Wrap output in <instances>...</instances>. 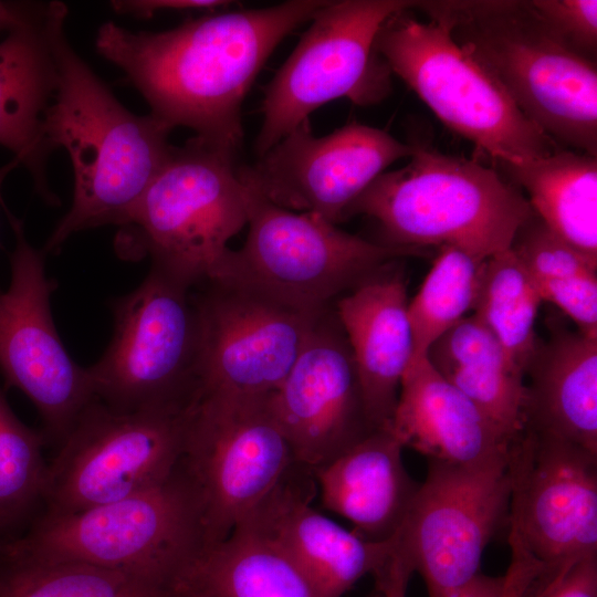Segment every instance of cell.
I'll list each match as a JSON object with an SVG mask.
<instances>
[{"label": "cell", "mask_w": 597, "mask_h": 597, "mask_svg": "<svg viewBox=\"0 0 597 597\" xmlns=\"http://www.w3.org/2000/svg\"><path fill=\"white\" fill-rule=\"evenodd\" d=\"M196 406L125 411L93 400L48 464L43 513H75L161 483L184 457Z\"/></svg>", "instance_id": "obj_10"}, {"label": "cell", "mask_w": 597, "mask_h": 597, "mask_svg": "<svg viewBox=\"0 0 597 597\" xmlns=\"http://www.w3.org/2000/svg\"><path fill=\"white\" fill-rule=\"evenodd\" d=\"M388 429L404 448L451 464L484 462L512 446L426 355L410 362Z\"/></svg>", "instance_id": "obj_21"}, {"label": "cell", "mask_w": 597, "mask_h": 597, "mask_svg": "<svg viewBox=\"0 0 597 597\" xmlns=\"http://www.w3.org/2000/svg\"><path fill=\"white\" fill-rule=\"evenodd\" d=\"M46 4L0 1V33L33 22L43 14Z\"/></svg>", "instance_id": "obj_38"}, {"label": "cell", "mask_w": 597, "mask_h": 597, "mask_svg": "<svg viewBox=\"0 0 597 597\" xmlns=\"http://www.w3.org/2000/svg\"><path fill=\"white\" fill-rule=\"evenodd\" d=\"M174 597H202V596L187 584Z\"/></svg>", "instance_id": "obj_40"}, {"label": "cell", "mask_w": 597, "mask_h": 597, "mask_svg": "<svg viewBox=\"0 0 597 597\" xmlns=\"http://www.w3.org/2000/svg\"><path fill=\"white\" fill-rule=\"evenodd\" d=\"M509 458V541L544 575L597 557V454L524 429Z\"/></svg>", "instance_id": "obj_15"}, {"label": "cell", "mask_w": 597, "mask_h": 597, "mask_svg": "<svg viewBox=\"0 0 597 597\" xmlns=\"http://www.w3.org/2000/svg\"><path fill=\"white\" fill-rule=\"evenodd\" d=\"M14 233L9 287L0 292V371L36 408L45 440L59 446L96 399L86 368L65 349L54 326L43 251L30 244L22 221L6 210Z\"/></svg>", "instance_id": "obj_14"}, {"label": "cell", "mask_w": 597, "mask_h": 597, "mask_svg": "<svg viewBox=\"0 0 597 597\" xmlns=\"http://www.w3.org/2000/svg\"><path fill=\"white\" fill-rule=\"evenodd\" d=\"M210 548L199 492L182 463L161 483L67 514L41 512L0 555L32 563H83L186 583Z\"/></svg>", "instance_id": "obj_4"}, {"label": "cell", "mask_w": 597, "mask_h": 597, "mask_svg": "<svg viewBox=\"0 0 597 597\" xmlns=\"http://www.w3.org/2000/svg\"><path fill=\"white\" fill-rule=\"evenodd\" d=\"M509 544L511 561L503 575L479 573L449 597H524L542 567L516 542Z\"/></svg>", "instance_id": "obj_34"}, {"label": "cell", "mask_w": 597, "mask_h": 597, "mask_svg": "<svg viewBox=\"0 0 597 597\" xmlns=\"http://www.w3.org/2000/svg\"><path fill=\"white\" fill-rule=\"evenodd\" d=\"M67 8L54 1L50 39L57 86L44 118L52 148L70 157L74 188L69 211L43 252L57 250L73 233L121 226L165 164L171 129L153 115L128 111L66 39Z\"/></svg>", "instance_id": "obj_2"}, {"label": "cell", "mask_w": 597, "mask_h": 597, "mask_svg": "<svg viewBox=\"0 0 597 597\" xmlns=\"http://www.w3.org/2000/svg\"><path fill=\"white\" fill-rule=\"evenodd\" d=\"M496 164L543 223L597 266V157L562 147L524 164Z\"/></svg>", "instance_id": "obj_26"}, {"label": "cell", "mask_w": 597, "mask_h": 597, "mask_svg": "<svg viewBox=\"0 0 597 597\" xmlns=\"http://www.w3.org/2000/svg\"><path fill=\"white\" fill-rule=\"evenodd\" d=\"M244 187L248 237L241 249L232 250L226 280L252 285L298 310L320 312L399 258L423 253L367 241Z\"/></svg>", "instance_id": "obj_9"}, {"label": "cell", "mask_w": 597, "mask_h": 597, "mask_svg": "<svg viewBox=\"0 0 597 597\" xmlns=\"http://www.w3.org/2000/svg\"><path fill=\"white\" fill-rule=\"evenodd\" d=\"M524 597H597V557H589L555 574H540Z\"/></svg>", "instance_id": "obj_35"}, {"label": "cell", "mask_w": 597, "mask_h": 597, "mask_svg": "<svg viewBox=\"0 0 597 597\" xmlns=\"http://www.w3.org/2000/svg\"><path fill=\"white\" fill-rule=\"evenodd\" d=\"M411 151L409 143L358 123L315 136L307 118L237 174L274 205L336 224L387 167L410 157Z\"/></svg>", "instance_id": "obj_17"}, {"label": "cell", "mask_w": 597, "mask_h": 597, "mask_svg": "<svg viewBox=\"0 0 597 597\" xmlns=\"http://www.w3.org/2000/svg\"><path fill=\"white\" fill-rule=\"evenodd\" d=\"M229 3L222 0H114L111 7L118 14L147 19L159 11H213Z\"/></svg>", "instance_id": "obj_36"}, {"label": "cell", "mask_w": 597, "mask_h": 597, "mask_svg": "<svg viewBox=\"0 0 597 597\" xmlns=\"http://www.w3.org/2000/svg\"><path fill=\"white\" fill-rule=\"evenodd\" d=\"M44 441L17 418L0 389V543L19 537L43 505Z\"/></svg>", "instance_id": "obj_31"}, {"label": "cell", "mask_w": 597, "mask_h": 597, "mask_svg": "<svg viewBox=\"0 0 597 597\" xmlns=\"http://www.w3.org/2000/svg\"><path fill=\"white\" fill-rule=\"evenodd\" d=\"M324 3L291 0L211 13L160 32H132L108 21L95 46L143 95L150 115L235 156L241 105L252 83L277 44Z\"/></svg>", "instance_id": "obj_1"}, {"label": "cell", "mask_w": 597, "mask_h": 597, "mask_svg": "<svg viewBox=\"0 0 597 597\" xmlns=\"http://www.w3.org/2000/svg\"><path fill=\"white\" fill-rule=\"evenodd\" d=\"M53 1L33 22L0 41V145L30 172L36 191L49 202L56 197L48 181L52 151L44 118L57 86V69L50 39Z\"/></svg>", "instance_id": "obj_23"}, {"label": "cell", "mask_w": 597, "mask_h": 597, "mask_svg": "<svg viewBox=\"0 0 597 597\" xmlns=\"http://www.w3.org/2000/svg\"><path fill=\"white\" fill-rule=\"evenodd\" d=\"M509 454L473 464L428 461L396 543L429 597H449L481 573L482 554L509 517Z\"/></svg>", "instance_id": "obj_13"}, {"label": "cell", "mask_w": 597, "mask_h": 597, "mask_svg": "<svg viewBox=\"0 0 597 597\" xmlns=\"http://www.w3.org/2000/svg\"><path fill=\"white\" fill-rule=\"evenodd\" d=\"M193 294L201 332L200 399L272 394L323 311L298 310L235 280L203 284Z\"/></svg>", "instance_id": "obj_16"}, {"label": "cell", "mask_w": 597, "mask_h": 597, "mask_svg": "<svg viewBox=\"0 0 597 597\" xmlns=\"http://www.w3.org/2000/svg\"><path fill=\"white\" fill-rule=\"evenodd\" d=\"M542 302L511 248L481 262L471 311L524 375L540 345L535 320Z\"/></svg>", "instance_id": "obj_29"}, {"label": "cell", "mask_w": 597, "mask_h": 597, "mask_svg": "<svg viewBox=\"0 0 597 597\" xmlns=\"http://www.w3.org/2000/svg\"><path fill=\"white\" fill-rule=\"evenodd\" d=\"M426 357L513 444L525 428V375L473 314L442 334Z\"/></svg>", "instance_id": "obj_25"}, {"label": "cell", "mask_w": 597, "mask_h": 597, "mask_svg": "<svg viewBox=\"0 0 597 597\" xmlns=\"http://www.w3.org/2000/svg\"><path fill=\"white\" fill-rule=\"evenodd\" d=\"M417 0L325 1L287 60L265 86L260 156L322 105L347 97L365 105L383 100L390 71L375 51L376 36L392 14Z\"/></svg>", "instance_id": "obj_11"}, {"label": "cell", "mask_w": 597, "mask_h": 597, "mask_svg": "<svg viewBox=\"0 0 597 597\" xmlns=\"http://www.w3.org/2000/svg\"><path fill=\"white\" fill-rule=\"evenodd\" d=\"M480 264L460 249L440 247L419 291L408 302L412 359L425 356L442 334L471 311Z\"/></svg>", "instance_id": "obj_32"}, {"label": "cell", "mask_w": 597, "mask_h": 597, "mask_svg": "<svg viewBox=\"0 0 597 597\" xmlns=\"http://www.w3.org/2000/svg\"><path fill=\"white\" fill-rule=\"evenodd\" d=\"M558 145L597 157V67L566 46L531 0L417 1Z\"/></svg>", "instance_id": "obj_3"}, {"label": "cell", "mask_w": 597, "mask_h": 597, "mask_svg": "<svg viewBox=\"0 0 597 597\" xmlns=\"http://www.w3.org/2000/svg\"><path fill=\"white\" fill-rule=\"evenodd\" d=\"M394 263L347 292L335 306L374 429L388 428L413 356L406 282Z\"/></svg>", "instance_id": "obj_20"}, {"label": "cell", "mask_w": 597, "mask_h": 597, "mask_svg": "<svg viewBox=\"0 0 597 597\" xmlns=\"http://www.w3.org/2000/svg\"><path fill=\"white\" fill-rule=\"evenodd\" d=\"M526 374L524 429L597 454V338L556 329Z\"/></svg>", "instance_id": "obj_24"}, {"label": "cell", "mask_w": 597, "mask_h": 597, "mask_svg": "<svg viewBox=\"0 0 597 597\" xmlns=\"http://www.w3.org/2000/svg\"><path fill=\"white\" fill-rule=\"evenodd\" d=\"M316 492L313 471L296 463L242 522L274 542L325 597H342L364 576L383 573L396 535L375 542L344 528L312 506Z\"/></svg>", "instance_id": "obj_19"}, {"label": "cell", "mask_w": 597, "mask_h": 597, "mask_svg": "<svg viewBox=\"0 0 597 597\" xmlns=\"http://www.w3.org/2000/svg\"><path fill=\"white\" fill-rule=\"evenodd\" d=\"M269 402L295 461L312 471L377 430L367 418L350 347L331 306L317 315Z\"/></svg>", "instance_id": "obj_18"}, {"label": "cell", "mask_w": 597, "mask_h": 597, "mask_svg": "<svg viewBox=\"0 0 597 597\" xmlns=\"http://www.w3.org/2000/svg\"><path fill=\"white\" fill-rule=\"evenodd\" d=\"M184 586L83 563H32L0 555V597H174Z\"/></svg>", "instance_id": "obj_30"}, {"label": "cell", "mask_w": 597, "mask_h": 597, "mask_svg": "<svg viewBox=\"0 0 597 597\" xmlns=\"http://www.w3.org/2000/svg\"><path fill=\"white\" fill-rule=\"evenodd\" d=\"M409 144V163L380 174L349 207L347 218H374L385 244L397 248L450 245L480 262L510 249L517 230L534 216L526 196L476 160Z\"/></svg>", "instance_id": "obj_5"}, {"label": "cell", "mask_w": 597, "mask_h": 597, "mask_svg": "<svg viewBox=\"0 0 597 597\" xmlns=\"http://www.w3.org/2000/svg\"><path fill=\"white\" fill-rule=\"evenodd\" d=\"M412 12L395 13L384 22L375 51L449 129L495 163L520 165L562 148L454 41L443 19L425 22Z\"/></svg>", "instance_id": "obj_7"}, {"label": "cell", "mask_w": 597, "mask_h": 597, "mask_svg": "<svg viewBox=\"0 0 597 597\" xmlns=\"http://www.w3.org/2000/svg\"><path fill=\"white\" fill-rule=\"evenodd\" d=\"M551 31L570 50L596 62V0H531Z\"/></svg>", "instance_id": "obj_33"}, {"label": "cell", "mask_w": 597, "mask_h": 597, "mask_svg": "<svg viewBox=\"0 0 597 597\" xmlns=\"http://www.w3.org/2000/svg\"><path fill=\"white\" fill-rule=\"evenodd\" d=\"M412 566L406 556L397 548L383 570L376 577L377 586L383 597H407V587L411 575Z\"/></svg>", "instance_id": "obj_37"}, {"label": "cell", "mask_w": 597, "mask_h": 597, "mask_svg": "<svg viewBox=\"0 0 597 597\" xmlns=\"http://www.w3.org/2000/svg\"><path fill=\"white\" fill-rule=\"evenodd\" d=\"M18 166H20L19 160L13 158L11 161L0 167V193H1V186L6 177ZM0 200H1V197H0Z\"/></svg>", "instance_id": "obj_39"}, {"label": "cell", "mask_w": 597, "mask_h": 597, "mask_svg": "<svg viewBox=\"0 0 597 597\" xmlns=\"http://www.w3.org/2000/svg\"><path fill=\"white\" fill-rule=\"evenodd\" d=\"M112 310L111 343L86 368L96 399L125 411L195 407L201 332L193 289L151 268Z\"/></svg>", "instance_id": "obj_8"}, {"label": "cell", "mask_w": 597, "mask_h": 597, "mask_svg": "<svg viewBox=\"0 0 597 597\" xmlns=\"http://www.w3.org/2000/svg\"><path fill=\"white\" fill-rule=\"evenodd\" d=\"M234 155L197 137L172 146L118 226L117 253L151 259V268L196 289L228 277V242L248 222L245 187Z\"/></svg>", "instance_id": "obj_6"}, {"label": "cell", "mask_w": 597, "mask_h": 597, "mask_svg": "<svg viewBox=\"0 0 597 597\" xmlns=\"http://www.w3.org/2000/svg\"><path fill=\"white\" fill-rule=\"evenodd\" d=\"M187 582L202 597H325L274 542L245 522L203 553Z\"/></svg>", "instance_id": "obj_27"}, {"label": "cell", "mask_w": 597, "mask_h": 597, "mask_svg": "<svg viewBox=\"0 0 597 597\" xmlns=\"http://www.w3.org/2000/svg\"><path fill=\"white\" fill-rule=\"evenodd\" d=\"M402 449L388 428L377 429L313 470L323 507L349 521L363 538H392L419 486L405 468Z\"/></svg>", "instance_id": "obj_22"}, {"label": "cell", "mask_w": 597, "mask_h": 597, "mask_svg": "<svg viewBox=\"0 0 597 597\" xmlns=\"http://www.w3.org/2000/svg\"><path fill=\"white\" fill-rule=\"evenodd\" d=\"M511 249L542 301L561 308L579 333L597 338V266L553 233L535 213L517 230Z\"/></svg>", "instance_id": "obj_28"}, {"label": "cell", "mask_w": 597, "mask_h": 597, "mask_svg": "<svg viewBox=\"0 0 597 597\" xmlns=\"http://www.w3.org/2000/svg\"><path fill=\"white\" fill-rule=\"evenodd\" d=\"M182 463L199 492L210 547L226 540L297 463L268 396L197 404Z\"/></svg>", "instance_id": "obj_12"}]
</instances>
